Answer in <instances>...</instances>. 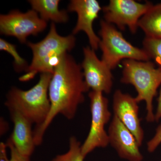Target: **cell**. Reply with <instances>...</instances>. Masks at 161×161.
I'll return each instance as SVG.
<instances>
[{
  "label": "cell",
  "instance_id": "6da1fadb",
  "mask_svg": "<svg viewBox=\"0 0 161 161\" xmlns=\"http://www.w3.org/2000/svg\"><path fill=\"white\" fill-rule=\"evenodd\" d=\"M87 86L81 65L68 53L62 56L53 73L48 88L51 108L46 120L33 131L36 146L43 142V136L55 117L61 114L68 119L75 117L78 106L85 100Z\"/></svg>",
  "mask_w": 161,
  "mask_h": 161
},
{
  "label": "cell",
  "instance_id": "7a4b0ae2",
  "mask_svg": "<svg viewBox=\"0 0 161 161\" xmlns=\"http://www.w3.org/2000/svg\"><path fill=\"white\" fill-rule=\"evenodd\" d=\"M75 43L76 38L74 35L60 36L57 31L55 23H52L49 32L43 40L36 43L27 42L26 43L32 52V60L26 74L20 77L19 80L29 81L39 73L53 75L62 56L72 50Z\"/></svg>",
  "mask_w": 161,
  "mask_h": 161
},
{
  "label": "cell",
  "instance_id": "3957f363",
  "mask_svg": "<svg viewBox=\"0 0 161 161\" xmlns=\"http://www.w3.org/2000/svg\"><path fill=\"white\" fill-rule=\"evenodd\" d=\"M52 75L51 73H41L38 83L27 91L12 88L6 95L5 106L9 111L20 112L36 126L42 125L50 110L48 88Z\"/></svg>",
  "mask_w": 161,
  "mask_h": 161
},
{
  "label": "cell",
  "instance_id": "277c9868",
  "mask_svg": "<svg viewBox=\"0 0 161 161\" xmlns=\"http://www.w3.org/2000/svg\"><path fill=\"white\" fill-rule=\"evenodd\" d=\"M122 64L124 68L121 82L135 87L137 102H146L147 121L153 122L155 114L153 103L161 85V69L156 67L154 63L150 61L127 59L122 61Z\"/></svg>",
  "mask_w": 161,
  "mask_h": 161
},
{
  "label": "cell",
  "instance_id": "5b68a950",
  "mask_svg": "<svg viewBox=\"0 0 161 161\" xmlns=\"http://www.w3.org/2000/svg\"><path fill=\"white\" fill-rule=\"evenodd\" d=\"M99 47L102 52L101 60L110 69H115L120 61L131 59L149 61L150 59L143 49L133 46L124 38L114 25L104 20L100 21Z\"/></svg>",
  "mask_w": 161,
  "mask_h": 161
},
{
  "label": "cell",
  "instance_id": "8992f818",
  "mask_svg": "<svg viewBox=\"0 0 161 161\" xmlns=\"http://www.w3.org/2000/svg\"><path fill=\"white\" fill-rule=\"evenodd\" d=\"M92 122L89 132L81 146V153L85 158L97 148H105L109 144L105 126L109 122L112 114L108 109V100L100 92L91 91L89 93Z\"/></svg>",
  "mask_w": 161,
  "mask_h": 161
},
{
  "label": "cell",
  "instance_id": "52a82bcc",
  "mask_svg": "<svg viewBox=\"0 0 161 161\" xmlns=\"http://www.w3.org/2000/svg\"><path fill=\"white\" fill-rule=\"evenodd\" d=\"M47 26V22L32 9L24 13L14 10L0 15L1 34L14 37L23 44L27 43L28 36H37Z\"/></svg>",
  "mask_w": 161,
  "mask_h": 161
},
{
  "label": "cell",
  "instance_id": "ba28073f",
  "mask_svg": "<svg viewBox=\"0 0 161 161\" xmlns=\"http://www.w3.org/2000/svg\"><path fill=\"white\" fill-rule=\"evenodd\" d=\"M152 5L149 2L142 4L133 0H110L102 9L107 23L114 24L121 30L127 26L135 34L139 27V21Z\"/></svg>",
  "mask_w": 161,
  "mask_h": 161
},
{
  "label": "cell",
  "instance_id": "9c48e42d",
  "mask_svg": "<svg viewBox=\"0 0 161 161\" xmlns=\"http://www.w3.org/2000/svg\"><path fill=\"white\" fill-rule=\"evenodd\" d=\"M83 52L84 59L80 65L87 86L92 91L109 94L113 86L112 70L90 47H84Z\"/></svg>",
  "mask_w": 161,
  "mask_h": 161
},
{
  "label": "cell",
  "instance_id": "30bf717a",
  "mask_svg": "<svg viewBox=\"0 0 161 161\" xmlns=\"http://www.w3.org/2000/svg\"><path fill=\"white\" fill-rule=\"evenodd\" d=\"M138 103L132 96L117 90L113 97L114 115L135 136L140 147L142 145L144 132L139 116Z\"/></svg>",
  "mask_w": 161,
  "mask_h": 161
},
{
  "label": "cell",
  "instance_id": "8fae6325",
  "mask_svg": "<svg viewBox=\"0 0 161 161\" xmlns=\"http://www.w3.org/2000/svg\"><path fill=\"white\" fill-rule=\"evenodd\" d=\"M68 10L76 12L78 15L77 23L72 34L75 36L79 32H84L88 38L91 48L94 50L98 49L101 40L95 33L93 24L102 10L99 3L96 0H72Z\"/></svg>",
  "mask_w": 161,
  "mask_h": 161
},
{
  "label": "cell",
  "instance_id": "7c38bea8",
  "mask_svg": "<svg viewBox=\"0 0 161 161\" xmlns=\"http://www.w3.org/2000/svg\"><path fill=\"white\" fill-rule=\"evenodd\" d=\"M109 144L121 158L129 161H142V154L137 140L130 130L113 115L108 130Z\"/></svg>",
  "mask_w": 161,
  "mask_h": 161
},
{
  "label": "cell",
  "instance_id": "4fadbf2b",
  "mask_svg": "<svg viewBox=\"0 0 161 161\" xmlns=\"http://www.w3.org/2000/svg\"><path fill=\"white\" fill-rule=\"evenodd\" d=\"M14 130L9 139L20 154L30 158L36 147L34 139L32 124L20 112L9 111Z\"/></svg>",
  "mask_w": 161,
  "mask_h": 161
},
{
  "label": "cell",
  "instance_id": "5bb4252c",
  "mask_svg": "<svg viewBox=\"0 0 161 161\" xmlns=\"http://www.w3.org/2000/svg\"><path fill=\"white\" fill-rule=\"evenodd\" d=\"M28 2L32 9L47 22L51 21L55 23H64L68 21L69 15L66 10L59 9V0H30Z\"/></svg>",
  "mask_w": 161,
  "mask_h": 161
},
{
  "label": "cell",
  "instance_id": "9a60e30c",
  "mask_svg": "<svg viewBox=\"0 0 161 161\" xmlns=\"http://www.w3.org/2000/svg\"><path fill=\"white\" fill-rule=\"evenodd\" d=\"M138 27L142 30L146 37L161 39V3L153 4L141 18Z\"/></svg>",
  "mask_w": 161,
  "mask_h": 161
},
{
  "label": "cell",
  "instance_id": "2e32d148",
  "mask_svg": "<svg viewBox=\"0 0 161 161\" xmlns=\"http://www.w3.org/2000/svg\"><path fill=\"white\" fill-rule=\"evenodd\" d=\"M81 146L75 136H71L69 138L68 151L56 156L52 161H83L85 158L81 153Z\"/></svg>",
  "mask_w": 161,
  "mask_h": 161
},
{
  "label": "cell",
  "instance_id": "e0dca14e",
  "mask_svg": "<svg viewBox=\"0 0 161 161\" xmlns=\"http://www.w3.org/2000/svg\"><path fill=\"white\" fill-rule=\"evenodd\" d=\"M0 50L6 51L11 55L14 59V65L17 71H26L29 65L25 59L22 58L17 50L16 46L14 44L9 43L8 41L1 38L0 39Z\"/></svg>",
  "mask_w": 161,
  "mask_h": 161
},
{
  "label": "cell",
  "instance_id": "ac0fdd59",
  "mask_svg": "<svg viewBox=\"0 0 161 161\" xmlns=\"http://www.w3.org/2000/svg\"><path fill=\"white\" fill-rule=\"evenodd\" d=\"M143 49L149 56L161 69V39L146 37L143 42Z\"/></svg>",
  "mask_w": 161,
  "mask_h": 161
},
{
  "label": "cell",
  "instance_id": "d6986e66",
  "mask_svg": "<svg viewBox=\"0 0 161 161\" xmlns=\"http://www.w3.org/2000/svg\"><path fill=\"white\" fill-rule=\"evenodd\" d=\"M161 143V124L157 128L155 134L147 142V150L148 152H154Z\"/></svg>",
  "mask_w": 161,
  "mask_h": 161
},
{
  "label": "cell",
  "instance_id": "ffe728a7",
  "mask_svg": "<svg viewBox=\"0 0 161 161\" xmlns=\"http://www.w3.org/2000/svg\"><path fill=\"white\" fill-rule=\"evenodd\" d=\"M6 144L10 150L9 161H30V158L22 155L18 152L9 139Z\"/></svg>",
  "mask_w": 161,
  "mask_h": 161
},
{
  "label": "cell",
  "instance_id": "44dd1931",
  "mask_svg": "<svg viewBox=\"0 0 161 161\" xmlns=\"http://www.w3.org/2000/svg\"><path fill=\"white\" fill-rule=\"evenodd\" d=\"M7 146L3 142L0 143V161H9L7 154Z\"/></svg>",
  "mask_w": 161,
  "mask_h": 161
},
{
  "label": "cell",
  "instance_id": "7402d4cb",
  "mask_svg": "<svg viewBox=\"0 0 161 161\" xmlns=\"http://www.w3.org/2000/svg\"><path fill=\"white\" fill-rule=\"evenodd\" d=\"M161 118V88L158 98V105L155 113V121L158 122Z\"/></svg>",
  "mask_w": 161,
  "mask_h": 161
},
{
  "label": "cell",
  "instance_id": "603a6c76",
  "mask_svg": "<svg viewBox=\"0 0 161 161\" xmlns=\"http://www.w3.org/2000/svg\"><path fill=\"white\" fill-rule=\"evenodd\" d=\"M1 125H4V128L3 129V130H1V134H3V133H5V132L6 131V125L7 124H6V121H5V120L3 119V118H1Z\"/></svg>",
  "mask_w": 161,
  "mask_h": 161
},
{
  "label": "cell",
  "instance_id": "cb8c5ba5",
  "mask_svg": "<svg viewBox=\"0 0 161 161\" xmlns=\"http://www.w3.org/2000/svg\"></svg>",
  "mask_w": 161,
  "mask_h": 161
}]
</instances>
